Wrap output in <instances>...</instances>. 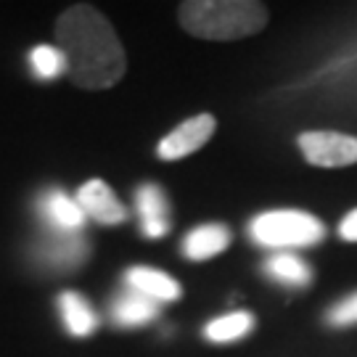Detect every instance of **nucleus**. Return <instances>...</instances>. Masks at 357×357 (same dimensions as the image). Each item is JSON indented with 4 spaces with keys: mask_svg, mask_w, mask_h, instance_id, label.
Returning a JSON list of instances; mask_svg holds the SVG:
<instances>
[{
    "mask_svg": "<svg viewBox=\"0 0 357 357\" xmlns=\"http://www.w3.org/2000/svg\"><path fill=\"white\" fill-rule=\"evenodd\" d=\"M56 43L66 59V77L77 88L106 90L116 85L125 69V48L114 26L88 3L69 6L56 22Z\"/></svg>",
    "mask_w": 357,
    "mask_h": 357,
    "instance_id": "nucleus-1",
    "label": "nucleus"
},
{
    "mask_svg": "<svg viewBox=\"0 0 357 357\" xmlns=\"http://www.w3.org/2000/svg\"><path fill=\"white\" fill-rule=\"evenodd\" d=\"M183 29L202 40H241L268 24V8L255 0H191L180 3Z\"/></svg>",
    "mask_w": 357,
    "mask_h": 357,
    "instance_id": "nucleus-2",
    "label": "nucleus"
},
{
    "mask_svg": "<svg viewBox=\"0 0 357 357\" xmlns=\"http://www.w3.org/2000/svg\"><path fill=\"white\" fill-rule=\"evenodd\" d=\"M249 236L265 249H302L323 241L326 225L315 215L299 209H273L252 220Z\"/></svg>",
    "mask_w": 357,
    "mask_h": 357,
    "instance_id": "nucleus-3",
    "label": "nucleus"
},
{
    "mask_svg": "<svg viewBox=\"0 0 357 357\" xmlns=\"http://www.w3.org/2000/svg\"><path fill=\"white\" fill-rule=\"evenodd\" d=\"M35 259L43 268L69 273L88 259V241L82 233H56L43 228V238L35 243Z\"/></svg>",
    "mask_w": 357,
    "mask_h": 357,
    "instance_id": "nucleus-4",
    "label": "nucleus"
},
{
    "mask_svg": "<svg viewBox=\"0 0 357 357\" xmlns=\"http://www.w3.org/2000/svg\"><path fill=\"white\" fill-rule=\"evenodd\" d=\"M299 149L315 167L357 165V138L344 132H305L299 135Z\"/></svg>",
    "mask_w": 357,
    "mask_h": 357,
    "instance_id": "nucleus-5",
    "label": "nucleus"
},
{
    "mask_svg": "<svg viewBox=\"0 0 357 357\" xmlns=\"http://www.w3.org/2000/svg\"><path fill=\"white\" fill-rule=\"evenodd\" d=\"M215 128H217V122L212 114L191 116V119H185L183 125H178L169 135L162 138L156 153H159V159H165V162H178L183 156L199 151V149L215 135Z\"/></svg>",
    "mask_w": 357,
    "mask_h": 357,
    "instance_id": "nucleus-6",
    "label": "nucleus"
},
{
    "mask_svg": "<svg viewBox=\"0 0 357 357\" xmlns=\"http://www.w3.org/2000/svg\"><path fill=\"white\" fill-rule=\"evenodd\" d=\"M38 215L43 228L56 233H82L85 212L75 199H69L61 188H45L38 199Z\"/></svg>",
    "mask_w": 357,
    "mask_h": 357,
    "instance_id": "nucleus-7",
    "label": "nucleus"
},
{
    "mask_svg": "<svg viewBox=\"0 0 357 357\" xmlns=\"http://www.w3.org/2000/svg\"><path fill=\"white\" fill-rule=\"evenodd\" d=\"M135 206L141 217V233L146 238H165L172 228V215H169V199L156 183H143L135 191Z\"/></svg>",
    "mask_w": 357,
    "mask_h": 357,
    "instance_id": "nucleus-8",
    "label": "nucleus"
},
{
    "mask_svg": "<svg viewBox=\"0 0 357 357\" xmlns=\"http://www.w3.org/2000/svg\"><path fill=\"white\" fill-rule=\"evenodd\" d=\"M77 204L82 206L85 217H93L101 225H119L128 220V209L116 199V193L101 178L88 180L77 191Z\"/></svg>",
    "mask_w": 357,
    "mask_h": 357,
    "instance_id": "nucleus-9",
    "label": "nucleus"
},
{
    "mask_svg": "<svg viewBox=\"0 0 357 357\" xmlns=\"http://www.w3.org/2000/svg\"><path fill=\"white\" fill-rule=\"evenodd\" d=\"M125 283H128V289L149 296L153 302H175L183 294L180 283L172 275H167L156 268H146V265H132L125 273Z\"/></svg>",
    "mask_w": 357,
    "mask_h": 357,
    "instance_id": "nucleus-10",
    "label": "nucleus"
},
{
    "mask_svg": "<svg viewBox=\"0 0 357 357\" xmlns=\"http://www.w3.org/2000/svg\"><path fill=\"white\" fill-rule=\"evenodd\" d=\"M230 246V230L222 222H204L183 238V257L191 262H204L222 255Z\"/></svg>",
    "mask_w": 357,
    "mask_h": 357,
    "instance_id": "nucleus-11",
    "label": "nucleus"
},
{
    "mask_svg": "<svg viewBox=\"0 0 357 357\" xmlns=\"http://www.w3.org/2000/svg\"><path fill=\"white\" fill-rule=\"evenodd\" d=\"M156 315H159V302H153L132 289H125L112 305V320L119 328H138V326L151 323Z\"/></svg>",
    "mask_w": 357,
    "mask_h": 357,
    "instance_id": "nucleus-12",
    "label": "nucleus"
},
{
    "mask_svg": "<svg viewBox=\"0 0 357 357\" xmlns=\"http://www.w3.org/2000/svg\"><path fill=\"white\" fill-rule=\"evenodd\" d=\"M59 312L64 318L66 331L72 336H90V333L98 328V315L96 310L90 307V302L77 291H64L59 296Z\"/></svg>",
    "mask_w": 357,
    "mask_h": 357,
    "instance_id": "nucleus-13",
    "label": "nucleus"
},
{
    "mask_svg": "<svg viewBox=\"0 0 357 357\" xmlns=\"http://www.w3.org/2000/svg\"><path fill=\"white\" fill-rule=\"evenodd\" d=\"M265 273L273 281L283 283V286H294V289H305L312 281V270L305 259H299L291 252H278L265 262Z\"/></svg>",
    "mask_w": 357,
    "mask_h": 357,
    "instance_id": "nucleus-14",
    "label": "nucleus"
},
{
    "mask_svg": "<svg viewBox=\"0 0 357 357\" xmlns=\"http://www.w3.org/2000/svg\"><path fill=\"white\" fill-rule=\"evenodd\" d=\"M252 328H255V315L246 312V310H236V312L209 320L204 328V336L215 344H230V342L243 339L246 333H252Z\"/></svg>",
    "mask_w": 357,
    "mask_h": 357,
    "instance_id": "nucleus-15",
    "label": "nucleus"
},
{
    "mask_svg": "<svg viewBox=\"0 0 357 357\" xmlns=\"http://www.w3.org/2000/svg\"><path fill=\"white\" fill-rule=\"evenodd\" d=\"M29 69L38 79H56L66 75V59L53 45H35L29 51Z\"/></svg>",
    "mask_w": 357,
    "mask_h": 357,
    "instance_id": "nucleus-16",
    "label": "nucleus"
},
{
    "mask_svg": "<svg viewBox=\"0 0 357 357\" xmlns=\"http://www.w3.org/2000/svg\"><path fill=\"white\" fill-rule=\"evenodd\" d=\"M326 323L333 328H349L357 323V291L349 294L347 299H342L339 305H333L326 315Z\"/></svg>",
    "mask_w": 357,
    "mask_h": 357,
    "instance_id": "nucleus-17",
    "label": "nucleus"
},
{
    "mask_svg": "<svg viewBox=\"0 0 357 357\" xmlns=\"http://www.w3.org/2000/svg\"><path fill=\"white\" fill-rule=\"evenodd\" d=\"M339 236L349 243H357V209H352V212L342 220V225H339Z\"/></svg>",
    "mask_w": 357,
    "mask_h": 357,
    "instance_id": "nucleus-18",
    "label": "nucleus"
}]
</instances>
